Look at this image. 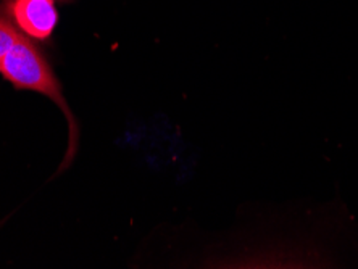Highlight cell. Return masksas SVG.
<instances>
[{
    "instance_id": "1",
    "label": "cell",
    "mask_w": 358,
    "mask_h": 269,
    "mask_svg": "<svg viewBox=\"0 0 358 269\" xmlns=\"http://www.w3.org/2000/svg\"><path fill=\"white\" fill-rule=\"evenodd\" d=\"M0 75L18 91L39 92L59 105L66 116L68 128H70V145H68V152L63 158L60 171L70 166L76 155L80 131H78L76 119L73 118L71 110L63 97L59 79H57L44 54L28 38L20 34L8 54L0 61Z\"/></svg>"
},
{
    "instance_id": "2",
    "label": "cell",
    "mask_w": 358,
    "mask_h": 269,
    "mask_svg": "<svg viewBox=\"0 0 358 269\" xmlns=\"http://www.w3.org/2000/svg\"><path fill=\"white\" fill-rule=\"evenodd\" d=\"M7 12L18 28L29 38H52L59 21L54 0H7Z\"/></svg>"
},
{
    "instance_id": "3",
    "label": "cell",
    "mask_w": 358,
    "mask_h": 269,
    "mask_svg": "<svg viewBox=\"0 0 358 269\" xmlns=\"http://www.w3.org/2000/svg\"><path fill=\"white\" fill-rule=\"evenodd\" d=\"M18 38L20 33L17 28H15L8 20L0 17V61H2L3 57L8 54V50L12 49Z\"/></svg>"
}]
</instances>
